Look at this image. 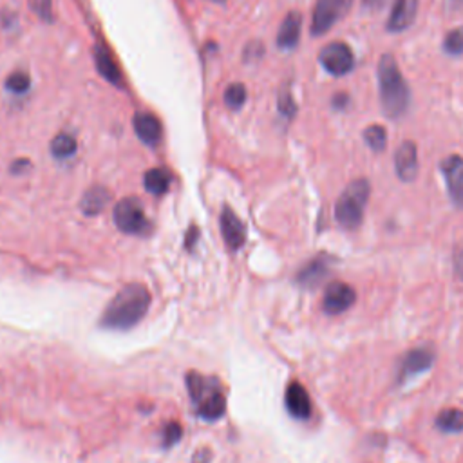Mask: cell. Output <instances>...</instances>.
<instances>
[{
	"instance_id": "17",
	"label": "cell",
	"mask_w": 463,
	"mask_h": 463,
	"mask_svg": "<svg viewBox=\"0 0 463 463\" xmlns=\"http://www.w3.org/2000/svg\"><path fill=\"white\" fill-rule=\"evenodd\" d=\"M300 24L302 19L299 13H288V17L284 19V22L281 24L279 35H277V46L281 49H293L299 42L300 37Z\"/></svg>"
},
{
	"instance_id": "10",
	"label": "cell",
	"mask_w": 463,
	"mask_h": 463,
	"mask_svg": "<svg viewBox=\"0 0 463 463\" xmlns=\"http://www.w3.org/2000/svg\"><path fill=\"white\" fill-rule=\"evenodd\" d=\"M288 413L297 420H307L312 417V399L299 382H291L286 388L284 395Z\"/></svg>"
},
{
	"instance_id": "14",
	"label": "cell",
	"mask_w": 463,
	"mask_h": 463,
	"mask_svg": "<svg viewBox=\"0 0 463 463\" xmlns=\"http://www.w3.org/2000/svg\"><path fill=\"white\" fill-rule=\"evenodd\" d=\"M332 268V259L328 256H319L314 261L307 263L297 275V281L300 286L304 288H316L317 284H321Z\"/></svg>"
},
{
	"instance_id": "4",
	"label": "cell",
	"mask_w": 463,
	"mask_h": 463,
	"mask_svg": "<svg viewBox=\"0 0 463 463\" xmlns=\"http://www.w3.org/2000/svg\"><path fill=\"white\" fill-rule=\"evenodd\" d=\"M369 199V183L366 180H355L346 187L335 205L337 221L348 228L355 230L364 219V210Z\"/></svg>"
},
{
	"instance_id": "27",
	"label": "cell",
	"mask_w": 463,
	"mask_h": 463,
	"mask_svg": "<svg viewBox=\"0 0 463 463\" xmlns=\"http://www.w3.org/2000/svg\"><path fill=\"white\" fill-rule=\"evenodd\" d=\"M181 436H183V429H181V425H180V424H176V422L167 424V425L164 427V431H162V442H164V447H171V445L178 443Z\"/></svg>"
},
{
	"instance_id": "15",
	"label": "cell",
	"mask_w": 463,
	"mask_h": 463,
	"mask_svg": "<svg viewBox=\"0 0 463 463\" xmlns=\"http://www.w3.org/2000/svg\"><path fill=\"white\" fill-rule=\"evenodd\" d=\"M417 12H418V0H395L391 17L388 21V29L395 33L408 29L415 21Z\"/></svg>"
},
{
	"instance_id": "1",
	"label": "cell",
	"mask_w": 463,
	"mask_h": 463,
	"mask_svg": "<svg viewBox=\"0 0 463 463\" xmlns=\"http://www.w3.org/2000/svg\"><path fill=\"white\" fill-rule=\"evenodd\" d=\"M150 306V291L147 286L139 282H132L123 286L111 304L105 307L102 316V326L107 330H130L136 326L148 312Z\"/></svg>"
},
{
	"instance_id": "33",
	"label": "cell",
	"mask_w": 463,
	"mask_h": 463,
	"mask_svg": "<svg viewBox=\"0 0 463 463\" xmlns=\"http://www.w3.org/2000/svg\"><path fill=\"white\" fill-rule=\"evenodd\" d=\"M449 4H450V6H454V8H458V6H461V4H463V0H449Z\"/></svg>"
},
{
	"instance_id": "25",
	"label": "cell",
	"mask_w": 463,
	"mask_h": 463,
	"mask_svg": "<svg viewBox=\"0 0 463 463\" xmlns=\"http://www.w3.org/2000/svg\"><path fill=\"white\" fill-rule=\"evenodd\" d=\"M443 47L452 56L463 55V28H458V29H452L450 33H447V37L443 40Z\"/></svg>"
},
{
	"instance_id": "34",
	"label": "cell",
	"mask_w": 463,
	"mask_h": 463,
	"mask_svg": "<svg viewBox=\"0 0 463 463\" xmlns=\"http://www.w3.org/2000/svg\"><path fill=\"white\" fill-rule=\"evenodd\" d=\"M212 3H224V0H212Z\"/></svg>"
},
{
	"instance_id": "11",
	"label": "cell",
	"mask_w": 463,
	"mask_h": 463,
	"mask_svg": "<svg viewBox=\"0 0 463 463\" xmlns=\"http://www.w3.org/2000/svg\"><path fill=\"white\" fill-rule=\"evenodd\" d=\"M442 171L447 181L450 199L458 206H463V158L459 156L445 158L442 164Z\"/></svg>"
},
{
	"instance_id": "21",
	"label": "cell",
	"mask_w": 463,
	"mask_h": 463,
	"mask_svg": "<svg viewBox=\"0 0 463 463\" xmlns=\"http://www.w3.org/2000/svg\"><path fill=\"white\" fill-rule=\"evenodd\" d=\"M436 427L443 433H461L463 431V411L456 409V408H449L443 409L438 417H436Z\"/></svg>"
},
{
	"instance_id": "26",
	"label": "cell",
	"mask_w": 463,
	"mask_h": 463,
	"mask_svg": "<svg viewBox=\"0 0 463 463\" xmlns=\"http://www.w3.org/2000/svg\"><path fill=\"white\" fill-rule=\"evenodd\" d=\"M29 86H31V79H29V76H28L26 72H22V71L13 72V74L10 76V79L6 80V88H8L12 93H17V95L26 93V91L29 89Z\"/></svg>"
},
{
	"instance_id": "9",
	"label": "cell",
	"mask_w": 463,
	"mask_h": 463,
	"mask_svg": "<svg viewBox=\"0 0 463 463\" xmlns=\"http://www.w3.org/2000/svg\"><path fill=\"white\" fill-rule=\"evenodd\" d=\"M221 234L230 250H240L247 241V228L230 206L221 212Z\"/></svg>"
},
{
	"instance_id": "20",
	"label": "cell",
	"mask_w": 463,
	"mask_h": 463,
	"mask_svg": "<svg viewBox=\"0 0 463 463\" xmlns=\"http://www.w3.org/2000/svg\"><path fill=\"white\" fill-rule=\"evenodd\" d=\"M171 181H173V178L165 169H150L143 180L147 192H150L154 196H164L165 192H169Z\"/></svg>"
},
{
	"instance_id": "18",
	"label": "cell",
	"mask_w": 463,
	"mask_h": 463,
	"mask_svg": "<svg viewBox=\"0 0 463 463\" xmlns=\"http://www.w3.org/2000/svg\"><path fill=\"white\" fill-rule=\"evenodd\" d=\"M109 199H111V194L107 189L104 187H93L91 190L86 192V196L82 198V203H80V208L84 214L88 215H97L100 212H104V208L109 205Z\"/></svg>"
},
{
	"instance_id": "28",
	"label": "cell",
	"mask_w": 463,
	"mask_h": 463,
	"mask_svg": "<svg viewBox=\"0 0 463 463\" xmlns=\"http://www.w3.org/2000/svg\"><path fill=\"white\" fill-rule=\"evenodd\" d=\"M29 6L33 10V13H37L42 21L49 22L53 19L51 17V13H53V3H51V0H29Z\"/></svg>"
},
{
	"instance_id": "12",
	"label": "cell",
	"mask_w": 463,
	"mask_h": 463,
	"mask_svg": "<svg viewBox=\"0 0 463 463\" xmlns=\"http://www.w3.org/2000/svg\"><path fill=\"white\" fill-rule=\"evenodd\" d=\"M397 174L402 181H413L418 174V152L413 141H404L395 154Z\"/></svg>"
},
{
	"instance_id": "3",
	"label": "cell",
	"mask_w": 463,
	"mask_h": 463,
	"mask_svg": "<svg viewBox=\"0 0 463 463\" xmlns=\"http://www.w3.org/2000/svg\"><path fill=\"white\" fill-rule=\"evenodd\" d=\"M187 388L201 418L214 422L224 415L226 399L221 385L215 380L203 376L199 373H190L187 376Z\"/></svg>"
},
{
	"instance_id": "7",
	"label": "cell",
	"mask_w": 463,
	"mask_h": 463,
	"mask_svg": "<svg viewBox=\"0 0 463 463\" xmlns=\"http://www.w3.org/2000/svg\"><path fill=\"white\" fill-rule=\"evenodd\" d=\"M323 67L333 74V76H344L353 69L355 58H353V51L348 44L344 42H333L328 44L319 56Z\"/></svg>"
},
{
	"instance_id": "13",
	"label": "cell",
	"mask_w": 463,
	"mask_h": 463,
	"mask_svg": "<svg viewBox=\"0 0 463 463\" xmlns=\"http://www.w3.org/2000/svg\"><path fill=\"white\" fill-rule=\"evenodd\" d=\"M433 362H434V355L429 349L418 348L406 353L400 364V382H408L409 378L418 376L420 373H425L433 366Z\"/></svg>"
},
{
	"instance_id": "8",
	"label": "cell",
	"mask_w": 463,
	"mask_h": 463,
	"mask_svg": "<svg viewBox=\"0 0 463 463\" xmlns=\"http://www.w3.org/2000/svg\"><path fill=\"white\" fill-rule=\"evenodd\" d=\"M355 299H357V293L349 284H346L342 281H335V282H330L324 291L323 307L326 314L339 316V314H344L349 310Z\"/></svg>"
},
{
	"instance_id": "31",
	"label": "cell",
	"mask_w": 463,
	"mask_h": 463,
	"mask_svg": "<svg viewBox=\"0 0 463 463\" xmlns=\"http://www.w3.org/2000/svg\"><path fill=\"white\" fill-rule=\"evenodd\" d=\"M198 236H199V232H198L196 226H192V228L187 232V248H189V250L198 243Z\"/></svg>"
},
{
	"instance_id": "30",
	"label": "cell",
	"mask_w": 463,
	"mask_h": 463,
	"mask_svg": "<svg viewBox=\"0 0 463 463\" xmlns=\"http://www.w3.org/2000/svg\"><path fill=\"white\" fill-rule=\"evenodd\" d=\"M454 270H456V275L463 281V247L458 248L454 256Z\"/></svg>"
},
{
	"instance_id": "6",
	"label": "cell",
	"mask_w": 463,
	"mask_h": 463,
	"mask_svg": "<svg viewBox=\"0 0 463 463\" xmlns=\"http://www.w3.org/2000/svg\"><path fill=\"white\" fill-rule=\"evenodd\" d=\"M353 0H319L314 21H312V33L324 35L328 33L351 8Z\"/></svg>"
},
{
	"instance_id": "32",
	"label": "cell",
	"mask_w": 463,
	"mask_h": 463,
	"mask_svg": "<svg viewBox=\"0 0 463 463\" xmlns=\"http://www.w3.org/2000/svg\"><path fill=\"white\" fill-rule=\"evenodd\" d=\"M210 461V452L206 449H201L194 454V463H208Z\"/></svg>"
},
{
	"instance_id": "22",
	"label": "cell",
	"mask_w": 463,
	"mask_h": 463,
	"mask_svg": "<svg viewBox=\"0 0 463 463\" xmlns=\"http://www.w3.org/2000/svg\"><path fill=\"white\" fill-rule=\"evenodd\" d=\"M51 152H53L55 158L65 160L76 152V139L71 134H65V132L58 134L51 143Z\"/></svg>"
},
{
	"instance_id": "29",
	"label": "cell",
	"mask_w": 463,
	"mask_h": 463,
	"mask_svg": "<svg viewBox=\"0 0 463 463\" xmlns=\"http://www.w3.org/2000/svg\"><path fill=\"white\" fill-rule=\"evenodd\" d=\"M279 111L286 116V118H291L295 114V104H293V98L288 91H282L281 97H279Z\"/></svg>"
},
{
	"instance_id": "24",
	"label": "cell",
	"mask_w": 463,
	"mask_h": 463,
	"mask_svg": "<svg viewBox=\"0 0 463 463\" xmlns=\"http://www.w3.org/2000/svg\"><path fill=\"white\" fill-rule=\"evenodd\" d=\"M247 100V89L243 84H232L226 91H224V104L230 109H240L243 107Z\"/></svg>"
},
{
	"instance_id": "16",
	"label": "cell",
	"mask_w": 463,
	"mask_h": 463,
	"mask_svg": "<svg viewBox=\"0 0 463 463\" xmlns=\"http://www.w3.org/2000/svg\"><path fill=\"white\" fill-rule=\"evenodd\" d=\"M134 130L138 138L150 147L158 145L162 139V123L156 116L148 113H139L134 116Z\"/></svg>"
},
{
	"instance_id": "19",
	"label": "cell",
	"mask_w": 463,
	"mask_h": 463,
	"mask_svg": "<svg viewBox=\"0 0 463 463\" xmlns=\"http://www.w3.org/2000/svg\"><path fill=\"white\" fill-rule=\"evenodd\" d=\"M95 56H97V67L104 79L114 86H122V72H120L114 58L111 56V53L104 47H98Z\"/></svg>"
},
{
	"instance_id": "2",
	"label": "cell",
	"mask_w": 463,
	"mask_h": 463,
	"mask_svg": "<svg viewBox=\"0 0 463 463\" xmlns=\"http://www.w3.org/2000/svg\"><path fill=\"white\" fill-rule=\"evenodd\" d=\"M378 84L382 109L390 118H400L409 109V88L391 55H383L378 63Z\"/></svg>"
},
{
	"instance_id": "5",
	"label": "cell",
	"mask_w": 463,
	"mask_h": 463,
	"mask_svg": "<svg viewBox=\"0 0 463 463\" xmlns=\"http://www.w3.org/2000/svg\"><path fill=\"white\" fill-rule=\"evenodd\" d=\"M116 226L129 236H147L150 234V221L145 215L143 205L138 198L122 199L113 212Z\"/></svg>"
},
{
	"instance_id": "23",
	"label": "cell",
	"mask_w": 463,
	"mask_h": 463,
	"mask_svg": "<svg viewBox=\"0 0 463 463\" xmlns=\"http://www.w3.org/2000/svg\"><path fill=\"white\" fill-rule=\"evenodd\" d=\"M364 139L367 141V145L375 150L380 152L385 148V143H388V136H385V129L380 125H371L364 130Z\"/></svg>"
}]
</instances>
